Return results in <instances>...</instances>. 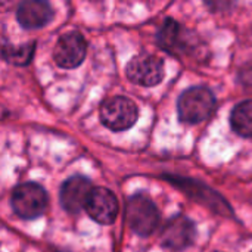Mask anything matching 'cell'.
Returning a JSON list of instances; mask_svg holds the SVG:
<instances>
[{"label":"cell","mask_w":252,"mask_h":252,"mask_svg":"<svg viewBox=\"0 0 252 252\" xmlns=\"http://www.w3.org/2000/svg\"><path fill=\"white\" fill-rule=\"evenodd\" d=\"M216 108L214 93L202 86L185 90L177 102L179 118L188 124H198L205 121Z\"/></svg>","instance_id":"obj_1"},{"label":"cell","mask_w":252,"mask_h":252,"mask_svg":"<svg viewBox=\"0 0 252 252\" xmlns=\"http://www.w3.org/2000/svg\"><path fill=\"white\" fill-rule=\"evenodd\" d=\"M126 219L134 233L139 236H149L159 224V211L151 198L143 193H136L127 201Z\"/></svg>","instance_id":"obj_2"},{"label":"cell","mask_w":252,"mask_h":252,"mask_svg":"<svg viewBox=\"0 0 252 252\" xmlns=\"http://www.w3.org/2000/svg\"><path fill=\"white\" fill-rule=\"evenodd\" d=\"M10 204L21 219L34 220L44 214L47 208V193L37 183H22L13 189Z\"/></svg>","instance_id":"obj_3"},{"label":"cell","mask_w":252,"mask_h":252,"mask_svg":"<svg viewBox=\"0 0 252 252\" xmlns=\"http://www.w3.org/2000/svg\"><path fill=\"white\" fill-rule=\"evenodd\" d=\"M139 109L136 103L123 96L106 99L100 106V121L112 131H123L133 127L137 121Z\"/></svg>","instance_id":"obj_4"},{"label":"cell","mask_w":252,"mask_h":252,"mask_svg":"<svg viewBox=\"0 0 252 252\" xmlns=\"http://www.w3.org/2000/svg\"><path fill=\"white\" fill-rule=\"evenodd\" d=\"M126 72L131 83L143 87H154L164 78V63L154 55H139L128 62Z\"/></svg>","instance_id":"obj_5"},{"label":"cell","mask_w":252,"mask_h":252,"mask_svg":"<svg viewBox=\"0 0 252 252\" xmlns=\"http://www.w3.org/2000/svg\"><path fill=\"white\" fill-rule=\"evenodd\" d=\"M196 238L195 223L183 214H177L167 221L161 232V242L165 248L182 251L189 248Z\"/></svg>","instance_id":"obj_6"},{"label":"cell","mask_w":252,"mask_h":252,"mask_svg":"<svg viewBox=\"0 0 252 252\" xmlns=\"http://www.w3.org/2000/svg\"><path fill=\"white\" fill-rule=\"evenodd\" d=\"M87 53V43L86 38L78 31H71L63 34L55 49H53V58L55 62L61 68H77L80 63H83Z\"/></svg>","instance_id":"obj_7"},{"label":"cell","mask_w":252,"mask_h":252,"mask_svg":"<svg viewBox=\"0 0 252 252\" xmlns=\"http://www.w3.org/2000/svg\"><path fill=\"white\" fill-rule=\"evenodd\" d=\"M87 214L99 224H112L118 216V201L106 188H94L84 205Z\"/></svg>","instance_id":"obj_8"},{"label":"cell","mask_w":252,"mask_h":252,"mask_svg":"<svg viewBox=\"0 0 252 252\" xmlns=\"http://www.w3.org/2000/svg\"><path fill=\"white\" fill-rule=\"evenodd\" d=\"M92 190H93V186L87 177H83V176L69 177L61 186V192H59L61 204L68 213L77 214L84 208L86 201Z\"/></svg>","instance_id":"obj_9"},{"label":"cell","mask_w":252,"mask_h":252,"mask_svg":"<svg viewBox=\"0 0 252 252\" xmlns=\"http://www.w3.org/2000/svg\"><path fill=\"white\" fill-rule=\"evenodd\" d=\"M16 18L27 30H35L47 25L53 19V9L43 0H27L18 6Z\"/></svg>","instance_id":"obj_10"},{"label":"cell","mask_w":252,"mask_h":252,"mask_svg":"<svg viewBox=\"0 0 252 252\" xmlns=\"http://www.w3.org/2000/svg\"><path fill=\"white\" fill-rule=\"evenodd\" d=\"M158 43L164 50L174 55L183 53L189 46L186 30L177 21L170 18L164 21L161 30L158 31Z\"/></svg>","instance_id":"obj_11"},{"label":"cell","mask_w":252,"mask_h":252,"mask_svg":"<svg viewBox=\"0 0 252 252\" xmlns=\"http://www.w3.org/2000/svg\"><path fill=\"white\" fill-rule=\"evenodd\" d=\"M233 131L242 137H252V99L238 103L230 114Z\"/></svg>","instance_id":"obj_12"},{"label":"cell","mask_w":252,"mask_h":252,"mask_svg":"<svg viewBox=\"0 0 252 252\" xmlns=\"http://www.w3.org/2000/svg\"><path fill=\"white\" fill-rule=\"evenodd\" d=\"M35 50V41H30L27 44H21V46H13V44H3L0 46V53L3 56V59L12 65H27L31 62L32 55Z\"/></svg>","instance_id":"obj_13"},{"label":"cell","mask_w":252,"mask_h":252,"mask_svg":"<svg viewBox=\"0 0 252 252\" xmlns=\"http://www.w3.org/2000/svg\"><path fill=\"white\" fill-rule=\"evenodd\" d=\"M251 252H252V251H251Z\"/></svg>","instance_id":"obj_14"}]
</instances>
